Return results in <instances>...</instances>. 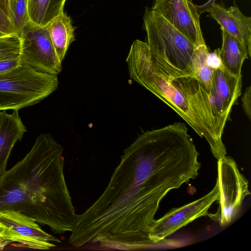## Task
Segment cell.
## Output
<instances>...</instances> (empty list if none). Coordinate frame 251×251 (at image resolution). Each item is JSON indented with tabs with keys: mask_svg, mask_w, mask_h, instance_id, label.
<instances>
[{
	"mask_svg": "<svg viewBox=\"0 0 251 251\" xmlns=\"http://www.w3.org/2000/svg\"><path fill=\"white\" fill-rule=\"evenodd\" d=\"M199 153L185 124L145 132L126 148L99 198L75 215L69 243L100 242L140 248L151 244L149 231L161 200L195 179Z\"/></svg>",
	"mask_w": 251,
	"mask_h": 251,
	"instance_id": "obj_1",
	"label": "cell"
},
{
	"mask_svg": "<svg viewBox=\"0 0 251 251\" xmlns=\"http://www.w3.org/2000/svg\"><path fill=\"white\" fill-rule=\"evenodd\" d=\"M63 148L47 133L0 177V212L14 210L48 226L55 234L71 232L75 214L64 174Z\"/></svg>",
	"mask_w": 251,
	"mask_h": 251,
	"instance_id": "obj_2",
	"label": "cell"
},
{
	"mask_svg": "<svg viewBox=\"0 0 251 251\" xmlns=\"http://www.w3.org/2000/svg\"><path fill=\"white\" fill-rule=\"evenodd\" d=\"M126 61L130 78L164 102L204 138L217 160L226 155L222 140L225 126L217 113L214 96L196 76L167 64L139 40L131 45Z\"/></svg>",
	"mask_w": 251,
	"mask_h": 251,
	"instance_id": "obj_3",
	"label": "cell"
},
{
	"mask_svg": "<svg viewBox=\"0 0 251 251\" xmlns=\"http://www.w3.org/2000/svg\"><path fill=\"white\" fill-rule=\"evenodd\" d=\"M143 20L147 33L146 43L151 53L169 65L195 76L206 65L209 52L206 45L197 47L151 8H146Z\"/></svg>",
	"mask_w": 251,
	"mask_h": 251,
	"instance_id": "obj_4",
	"label": "cell"
},
{
	"mask_svg": "<svg viewBox=\"0 0 251 251\" xmlns=\"http://www.w3.org/2000/svg\"><path fill=\"white\" fill-rule=\"evenodd\" d=\"M57 75L20 65L0 73V111L19 110L37 103L57 88Z\"/></svg>",
	"mask_w": 251,
	"mask_h": 251,
	"instance_id": "obj_5",
	"label": "cell"
},
{
	"mask_svg": "<svg viewBox=\"0 0 251 251\" xmlns=\"http://www.w3.org/2000/svg\"><path fill=\"white\" fill-rule=\"evenodd\" d=\"M217 164L219 207L215 213H209L208 216L224 226L236 218L244 200L251 193L248 180L232 157L226 155L218 160Z\"/></svg>",
	"mask_w": 251,
	"mask_h": 251,
	"instance_id": "obj_6",
	"label": "cell"
},
{
	"mask_svg": "<svg viewBox=\"0 0 251 251\" xmlns=\"http://www.w3.org/2000/svg\"><path fill=\"white\" fill-rule=\"evenodd\" d=\"M19 37L20 65L54 75L61 73L62 62L57 56L47 25L39 26L29 21Z\"/></svg>",
	"mask_w": 251,
	"mask_h": 251,
	"instance_id": "obj_7",
	"label": "cell"
},
{
	"mask_svg": "<svg viewBox=\"0 0 251 251\" xmlns=\"http://www.w3.org/2000/svg\"><path fill=\"white\" fill-rule=\"evenodd\" d=\"M216 181L214 188L203 197L178 208L170 210L158 220H154L149 231L152 243H158L196 219L208 216V209L219 197Z\"/></svg>",
	"mask_w": 251,
	"mask_h": 251,
	"instance_id": "obj_8",
	"label": "cell"
},
{
	"mask_svg": "<svg viewBox=\"0 0 251 251\" xmlns=\"http://www.w3.org/2000/svg\"><path fill=\"white\" fill-rule=\"evenodd\" d=\"M0 233L11 242L33 249L48 250L60 243L58 238L42 230L31 218L14 210L0 212Z\"/></svg>",
	"mask_w": 251,
	"mask_h": 251,
	"instance_id": "obj_9",
	"label": "cell"
},
{
	"mask_svg": "<svg viewBox=\"0 0 251 251\" xmlns=\"http://www.w3.org/2000/svg\"><path fill=\"white\" fill-rule=\"evenodd\" d=\"M197 47L205 45L200 25V15L192 0H154L151 8Z\"/></svg>",
	"mask_w": 251,
	"mask_h": 251,
	"instance_id": "obj_10",
	"label": "cell"
},
{
	"mask_svg": "<svg viewBox=\"0 0 251 251\" xmlns=\"http://www.w3.org/2000/svg\"><path fill=\"white\" fill-rule=\"evenodd\" d=\"M242 86V74L234 75L225 68L213 70L211 91L217 113L225 126L229 119L233 106L237 103Z\"/></svg>",
	"mask_w": 251,
	"mask_h": 251,
	"instance_id": "obj_11",
	"label": "cell"
},
{
	"mask_svg": "<svg viewBox=\"0 0 251 251\" xmlns=\"http://www.w3.org/2000/svg\"><path fill=\"white\" fill-rule=\"evenodd\" d=\"M211 17L228 33L244 43L251 56V17L245 16L236 4L228 8L212 3L207 9Z\"/></svg>",
	"mask_w": 251,
	"mask_h": 251,
	"instance_id": "obj_12",
	"label": "cell"
},
{
	"mask_svg": "<svg viewBox=\"0 0 251 251\" xmlns=\"http://www.w3.org/2000/svg\"><path fill=\"white\" fill-rule=\"evenodd\" d=\"M26 131L18 110L12 114L0 111V177L6 171L7 160L15 144Z\"/></svg>",
	"mask_w": 251,
	"mask_h": 251,
	"instance_id": "obj_13",
	"label": "cell"
},
{
	"mask_svg": "<svg viewBox=\"0 0 251 251\" xmlns=\"http://www.w3.org/2000/svg\"><path fill=\"white\" fill-rule=\"evenodd\" d=\"M222 45L219 55L225 69L234 75H241V69L249 55L245 45L222 29Z\"/></svg>",
	"mask_w": 251,
	"mask_h": 251,
	"instance_id": "obj_14",
	"label": "cell"
},
{
	"mask_svg": "<svg viewBox=\"0 0 251 251\" xmlns=\"http://www.w3.org/2000/svg\"><path fill=\"white\" fill-rule=\"evenodd\" d=\"M47 25L57 56L62 62L70 44L75 40L71 19L63 11Z\"/></svg>",
	"mask_w": 251,
	"mask_h": 251,
	"instance_id": "obj_15",
	"label": "cell"
},
{
	"mask_svg": "<svg viewBox=\"0 0 251 251\" xmlns=\"http://www.w3.org/2000/svg\"><path fill=\"white\" fill-rule=\"evenodd\" d=\"M66 0H28L30 21L45 26L54 17L63 12Z\"/></svg>",
	"mask_w": 251,
	"mask_h": 251,
	"instance_id": "obj_16",
	"label": "cell"
},
{
	"mask_svg": "<svg viewBox=\"0 0 251 251\" xmlns=\"http://www.w3.org/2000/svg\"><path fill=\"white\" fill-rule=\"evenodd\" d=\"M20 38L16 34L0 37V73L17 67L20 64Z\"/></svg>",
	"mask_w": 251,
	"mask_h": 251,
	"instance_id": "obj_17",
	"label": "cell"
},
{
	"mask_svg": "<svg viewBox=\"0 0 251 251\" xmlns=\"http://www.w3.org/2000/svg\"><path fill=\"white\" fill-rule=\"evenodd\" d=\"M9 20L15 33L19 37L30 21L28 0H9Z\"/></svg>",
	"mask_w": 251,
	"mask_h": 251,
	"instance_id": "obj_18",
	"label": "cell"
},
{
	"mask_svg": "<svg viewBox=\"0 0 251 251\" xmlns=\"http://www.w3.org/2000/svg\"><path fill=\"white\" fill-rule=\"evenodd\" d=\"M9 0H0V25L3 26L12 33L15 34L9 22Z\"/></svg>",
	"mask_w": 251,
	"mask_h": 251,
	"instance_id": "obj_19",
	"label": "cell"
},
{
	"mask_svg": "<svg viewBox=\"0 0 251 251\" xmlns=\"http://www.w3.org/2000/svg\"><path fill=\"white\" fill-rule=\"evenodd\" d=\"M219 50L217 49L209 52L206 58L205 64L213 70L224 68L219 55Z\"/></svg>",
	"mask_w": 251,
	"mask_h": 251,
	"instance_id": "obj_20",
	"label": "cell"
},
{
	"mask_svg": "<svg viewBox=\"0 0 251 251\" xmlns=\"http://www.w3.org/2000/svg\"><path fill=\"white\" fill-rule=\"evenodd\" d=\"M242 107L244 112L250 120L251 119V87H248L242 97Z\"/></svg>",
	"mask_w": 251,
	"mask_h": 251,
	"instance_id": "obj_21",
	"label": "cell"
},
{
	"mask_svg": "<svg viewBox=\"0 0 251 251\" xmlns=\"http://www.w3.org/2000/svg\"><path fill=\"white\" fill-rule=\"evenodd\" d=\"M10 243V241L5 239L0 233V250H3L5 246Z\"/></svg>",
	"mask_w": 251,
	"mask_h": 251,
	"instance_id": "obj_22",
	"label": "cell"
},
{
	"mask_svg": "<svg viewBox=\"0 0 251 251\" xmlns=\"http://www.w3.org/2000/svg\"><path fill=\"white\" fill-rule=\"evenodd\" d=\"M14 34L11 32L7 29L0 25V37L6 35L7 34Z\"/></svg>",
	"mask_w": 251,
	"mask_h": 251,
	"instance_id": "obj_23",
	"label": "cell"
}]
</instances>
